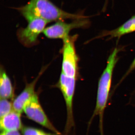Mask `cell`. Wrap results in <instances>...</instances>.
<instances>
[{
  "instance_id": "1",
  "label": "cell",
  "mask_w": 135,
  "mask_h": 135,
  "mask_svg": "<svg viewBox=\"0 0 135 135\" xmlns=\"http://www.w3.org/2000/svg\"><path fill=\"white\" fill-rule=\"evenodd\" d=\"M18 9L27 21L35 18H41L48 23L65 19L74 20L87 18L81 14L66 12L50 0H31L26 5Z\"/></svg>"
},
{
  "instance_id": "2",
  "label": "cell",
  "mask_w": 135,
  "mask_h": 135,
  "mask_svg": "<svg viewBox=\"0 0 135 135\" xmlns=\"http://www.w3.org/2000/svg\"><path fill=\"white\" fill-rule=\"evenodd\" d=\"M119 51L118 49L115 48L111 53L107 60L106 67L100 77L98 88L96 104L93 114L88 123V133L95 116H98L99 132L100 135H104V113L108 102L113 73L114 68L118 60L117 56Z\"/></svg>"
},
{
  "instance_id": "3",
  "label": "cell",
  "mask_w": 135,
  "mask_h": 135,
  "mask_svg": "<svg viewBox=\"0 0 135 135\" xmlns=\"http://www.w3.org/2000/svg\"><path fill=\"white\" fill-rule=\"evenodd\" d=\"M75 83L76 78L68 77L61 73L57 86L62 94L66 106L67 118L65 128V135L68 134L75 127L73 111V101L75 92Z\"/></svg>"
},
{
  "instance_id": "4",
  "label": "cell",
  "mask_w": 135,
  "mask_h": 135,
  "mask_svg": "<svg viewBox=\"0 0 135 135\" xmlns=\"http://www.w3.org/2000/svg\"><path fill=\"white\" fill-rule=\"evenodd\" d=\"M77 35H68L63 39L62 73L69 77L76 78L78 72V57L75 48Z\"/></svg>"
},
{
  "instance_id": "5",
  "label": "cell",
  "mask_w": 135,
  "mask_h": 135,
  "mask_svg": "<svg viewBox=\"0 0 135 135\" xmlns=\"http://www.w3.org/2000/svg\"><path fill=\"white\" fill-rule=\"evenodd\" d=\"M27 22L28 24L26 27L18 29L17 36L22 45L27 47H30L38 43L39 35L43 32L48 23L40 18H33Z\"/></svg>"
},
{
  "instance_id": "6",
  "label": "cell",
  "mask_w": 135,
  "mask_h": 135,
  "mask_svg": "<svg viewBox=\"0 0 135 135\" xmlns=\"http://www.w3.org/2000/svg\"><path fill=\"white\" fill-rule=\"evenodd\" d=\"M23 112L29 119L33 121L53 133L62 134L49 119L41 105L38 96L36 93L26 104Z\"/></svg>"
},
{
  "instance_id": "7",
  "label": "cell",
  "mask_w": 135,
  "mask_h": 135,
  "mask_svg": "<svg viewBox=\"0 0 135 135\" xmlns=\"http://www.w3.org/2000/svg\"><path fill=\"white\" fill-rule=\"evenodd\" d=\"M90 24V22L87 18L74 20L70 23H65L62 21H58L46 27L43 33L48 38L63 40L69 35V33L73 29L86 28L89 26Z\"/></svg>"
},
{
  "instance_id": "8",
  "label": "cell",
  "mask_w": 135,
  "mask_h": 135,
  "mask_svg": "<svg viewBox=\"0 0 135 135\" xmlns=\"http://www.w3.org/2000/svg\"><path fill=\"white\" fill-rule=\"evenodd\" d=\"M46 69V67L42 69L38 75L30 83H27L24 89L13 99L12 103L13 110L21 114L23 112L26 104L36 94L35 90L36 83Z\"/></svg>"
},
{
  "instance_id": "9",
  "label": "cell",
  "mask_w": 135,
  "mask_h": 135,
  "mask_svg": "<svg viewBox=\"0 0 135 135\" xmlns=\"http://www.w3.org/2000/svg\"><path fill=\"white\" fill-rule=\"evenodd\" d=\"M22 114L14 110L5 116L1 118L0 128L2 131H19L23 127L22 119Z\"/></svg>"
},
{
  "instance_id": "10",
  "label": "cell",
  "mask_w": 135,
  "mask_h": 135,
  "mask_svg": "<svg viewBox=\"0 0 135 135\" xmlns=\"http://www.w3.org/2000/svg\"><path fill=\"white\" fill-rule=\"evenodd\" d=\"M135 31V15L118 28L111 31H104L98 37L100 38L104 36H109L110 38H117L119 39L125 35Z\"/></svg>"
},
{
  "instance_id": "11",
  "label": "cell",
  "mask_w": 135,
  "mask_h": 135,
  "mask_svg": "<svg viewBox=\"0 0 135 135\" xmlns=\"http://www.w3.org/2000/svg\"><path fill=\"white\" fill-rule=\"evenodd\" d=\"M0 97L2 99H14V90L12 83L2 66L0 71Z\"/></svg>"
},
{
  "instance_id": "12",
  "label": "cell",
  "mask_w": 135,
  "mask_h": 135,
  "mask_svg": "<svg viewBox=\"0 0 135 135\" xmlns=\"http://www.w3.org/2000/svg\"><path fill=\"white\" fill-rule=\"evenodd\" d=\"M21 131L22 135H63L53 132L47 133L40 129L31 127L23 126Z\"/></svg>"
},
{
  "instance_id": "13",
  "label": "cell",
  "mask_w": 135,
  "mask_h": 135,
  "mask_svg": "<svg viewBox=\"0 0 135 135\" xmlns=\"http://www.w3.org/2000/svg\"><path fill=\"white\" fill-rule=\"evenodd\" d=\"M13 110L12 103L9 99L1 98L0 118L5 116Z\"/></svg>"
},
{
  "instance_id": "14",
  "label": "cell",
  "mask_w": 135,
  "mask_h": 135,
  "mask_svg": "<svg viewBox=\"0 0 135 135\" xmlns=\"http://www.w3.org/2000/svg\"><path fill=\"white\" fill-rule=\"evenodd\" d=\"M0 135H22L19 131H2Z\"/></svg>"
},
{
  "instance_id": "15",
  "label": "cell",
  "mask_w": 135,
  "mask_h": 135,
  "mask_svg": "<svg viewBox=\"0 0 135 135\" xmlns=\"http://www.w3.org/2000/svg\"><path fill=\"white\" fill-rule=\"evenodd\" d=\"M135 68V59H134V60H133V62H132V64H131V65H130V67H129V68L128 70L127 71V73L126 74V75L124 76V77L123 78H125V77H126V76L128 75V74H129V73L131 72L132 71H133V70H134Z\"/></svg>"
},
{
  "instance_id": "16",
  "label": "cell",
  "mask_w": 135,
  "mask_h": 135,
  "mask_svg": "<svg viewBox=\"0 0 135 135\" xmlns=\"http://www.w3.org/2000/svg\"><path fill=\"white\" fill-rule=\"evenodd\" d=\"M107 0H105V5L104 6L103 9L105 10V9L106 8V7H107L106 4H107Z\"/></svg>"
}]
</instances>
